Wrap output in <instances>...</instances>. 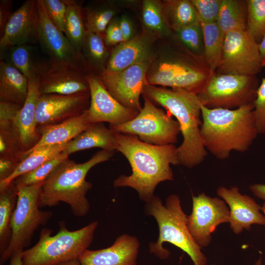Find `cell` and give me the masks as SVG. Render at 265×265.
Instances as JSON below:
<instances>
[{
    "mask_svg": "<svg viewBox=\"0 0 265 265\" xmlns=\"http://www.w3.org/2000/svg\"><path fill=\"white\" fill-rule=\"evenodd\" d=\"M68 158L69 156L62 152L35 169L20 176L14 182L17 185L23 186L44 182L56 167Z\"/></svg>",
    "mask_w": 265,
    "mask_h": 265,
    "instance_id": "8d00e7d4",
    "label": "cell"
},
{
    "mask_svg": "<svg viewBox=\"0 0 265 265\" xmlns=\"http://www.w3.org/2000/svg\"><path fill=\"white\" fill-rule=\"evenodd\" d=\"M217 194L230 208V227L237 234L248 230L253 224L265 225V216L261 207L252 198L240 193L236 186L230 188L220 186Z\"/></svg>",
    "mask_w": 265,
    "mask_h": 265,
    "instance_id": "d6986e66",
    "label": "cell"
},
{
    "mask_svg": "<svg viewBox=\"0 0 265 265\" xmlns=\"http://www.w3.org/2000/svg\"><path fill=\"white\" fill-rule=\"evenodd\" d=\"M23 252H18L14 255L9 260V265H22Z\"/></svg>",
    "mask_w": 265,
    "mask_h": 265,
    "instance_id": "f907efd6",
    "label": "cell"
},
{
    "mask_svg": "<svg viewBox=\"0 0 265 265\" xmlns=\"http://www.w3.org/2000/svg\"><path fill=\"white\" fill-rule=\"evenodd\" d=\"M6 62L19 70L29 80L38 73L37 65L32 59V47L28 44L10 48Z\"/></svg>",
    "mask_w": 265,
    "mask_h": 265,
    "instance_id": "e575fe53",
    "label": "cell"
},
{
    "mask_svg": "<svg viewBox=\"0 0 265 265\" xmlns=\"http://www.w3.org/2000/svg\"><path fill=\"white\" fill-rule=\"evenodd\" d=\"M38 41L39 17L36 0H27L12 13L7 23L0 36V51Z\"/></svg>",
    "mask_w": 265,
    "mask_h": 265,
    "instance_id": "e0dca14e",
    "label": "cell"
},
{
    "mask_svg": "<svg viewBox=\"0 0 265 265\" xmlns=\"http://www.w3.org/2000/svg\"><path fill=\"white\" fill-rule=\"evenodd\" d=\"M264 265H265V263L264 264Z\"/></svg>",
    "mask_w": 265,
    "mask_h": 265,
    "instance_id": "11a10c76",
    "label": "cell"
},
{
    "mask_svg": "<svg viewBox=\"0 0 265 265\" xmlns=\"http://www.w3.org/2000/svg\"><path fill=\"white\" fill-rule=\"evenodd\" d=\"M36 5L39 17V42L49 55L50 62L86 73L87 69L81 54L51 20L43 0H36Z\"/></svg>",
    "mask_w": 265,
    "mask_h": 265,
    "instance_id": "5bb4252c",
    "label": "cell"
},
{
    "mask_svg": "<svg viewBox=\"0 0 265 265\" xmlns=\"http://www.w3.org/2000/svg\"><path fill=\"white\" fill-rule=\"evenodd\" d=\"M200 24L203 36V58L211 73H213L216 71L221 62L225 34L216 22Z\"/></svg>",
    "mask_w": 265,
    "mask_h": 265,
    "instance_id": "484cf974",
    "label": "cell"
},
{
    "mask_svg": "<svg viewBox=\"0 0 265 265\" xmlns=\"http://www.w3.org/2000/svg\"><path fill=\"white\" fill-rule=\"evenodd\" d=\"M17 188L14 181L0 190V254L7 248L12 235L11 222L17 201Z\"/></svg>",
    "mask_w": 265,
    "mask_h": 265,
    "instance_id": "f1b7e54d",
    "label": "cell"
},
{
    "mask_svg": "<svg viewBox=\"0 0 265 265\" xmlns=\"http://www.w3.org/2000/svg\"><path fill=\"white\" fill-rule=\"evenodd\" d=\"M59 265H80L79 261L78 259L73 260L69 261L62 264H61Z\"/></svg>",
    "mask_w": 265,
    "mask_h": 265,
    "instance_id": "816d5d0a",
    "label": "cell"
},
{
    "mask_svg": "<svg viewBox=\"0 0 265 265\" xmlns=\"http://www.w3.org/2000/svg\"><path fill=\"white\" fill-rule=\"evenodd\" d=\"M259 51L262 67L265 66V34L258 44Z\"/></svg>",
    "mask_w": 265,
    "mask_h": 265,
    "instance_id": "681fc988",
    "label": "cell"
},
{
    "mask_svg": "<svg viewBox=\"0 0 265 265\" xmlns=\"http://www.w3.org/2000/svg\"><path fill=\"white\" fill-rule=\"evenodd\" d=\"M116 12L115 8L108 1L87 5L83 8L86 31L102 36Z\"/></svg>",
    "mask_w": 265,
    "mask_h": 265,
    "instance_id": "836d02e7",
    "label": "cell"
},
{
    "mask_svg": "<svg viewBox=\"0 0 265 265\" xmlns=\"http://www.w3.org/2000/svg\"><path fill=\"white\" fill-rule=\"evenodd\" d=\"M103 38L107 46H115L124 42L118 20L114 19L112 20L105 30Z\"/></svg>",
    "mask_w": 265,
    "mask_h": 265,
    "instance_id": "ee69618b",
    "label": "cell"
},
{
    "mask_svg": "<svg viewBox=\"0 0 265 265\" xmlns=\"http://www.w3.org/2000/svg\"><path fill=\"white\" fill-rule=\"evenodd\" d=\"M142 109L132 120L109 128L116 133L135 135L148 144L155 145L174 144L180 132L178 121L165 113L144 95Z\"/></svg>",
    "mask_w": 265,
    "mask_h": 265,
    "instance_id": "30bf717a",
    "label": "cell"
},
{
    "mask_svg": "<svg viewBox=\"0 0 265 265\" xmlns=\"http://www.w3.org/2000/svg\"><path fill=\"white\" fill-rule=\"evenodd\" d=\"M98 222L95 221L78 230L67 229L64 221L59 223L57 234L43 228L37 242L24 250L22 265H59L79 259L92 243Z\"/></svg>",
    "mask_w": 265,
    "mask_h": 265,
    "instance_id": "52a82bcc",
    "label": "cell"
},
{
    "mask_svg": "<svg viewBox=\"0 0 265 265\" xmlns=\"http://www.w3.org/2000/svg\"><path fill=\"white\" fill-rule=\"evenodd\" d=\"M116 151L128 159L132 170L129 176L121 175L113 182L115 187L134 189L147 202L154 196L160 182L173 179L170 165L179 164L174 144L155 145L141 141L137 136L116 133Z\"/></svg>",
    "mask_w": 265,
    "mask_h": 265,
    "instance_id": "6da1fadb",
    "label": "cell"
},
{
    "mask_svg": "<svg viewBox=\"0 0 265 265\" xmlns=\"http://www.w3.org/2000/svg\"><path fill=\"white\" fill-rule=\"evenodd\" d=\"M28 90V80L3 60L0 61V101L23 106Z\"/></svg>",
    "mask_w": 265,
    "mask_h": 265,
    "instance_id": "d4e9b609",
    "label": "cell"
},
{
    "mask_svg": "<svg viewBox=\"0 0 265 265\" xmlns=\"http://www.w3.org/2000/svg\"><path fill=\"white\" fill-rule=\"evenodd\" d=\"M152 58V37L147 33L138 34L114 47L110 53L105 72H118Z\"/></svg>",
    "mask_w": 265,
    "mask_h": 265,
    "instance_id": "7402d4cb",
    "label": "cell"
},
{
    "mask_svg": "<svg viewBox=\"0 0 265 265\" xmlns=\"http://www.w3.org/2000/svg\"><path fill=\"white\" fill-rule=\"evenodd\" d=\"M142 94L163 106L178 121L183 140L177 147L179 164L192 168L207 155L201 136V104L196 94L182 89L147 84Z\"/></svg>",
    "mask_w": 265,
    "mask_h": 265,
    "instance_id": "3957f363",
    "label": "cell"
},
{
    "mask_svg": "<svg viewBox=\"0 0 265 265\" xmlns=\"http://www.w3.org/2000/svg\"><path fill=\"white\" fill-rule=\"evenodd\" d=\"M24 153L14 128L0 130V157H12L23 159Z\"/></svg>",
    "mask_w": 265,
    "mask_h": 265,
    "instance_id": "f35d334b",
    "label": "cell"
},
{
    "mask_svg": "<svg viewBox=\"0 0 265 265\" xmlns=\"http://www.w3.org/2000/svg\"><path fill=\"white\" fill-rule=\"evenodd\" d=\"M118 21L123 34L124 42L132 39L134 37L133 29L130 20L125 16H123Z\"/></svg>",
    "mask_w": 265,
    "mask_h": 265,
    "instance_id": "7dc6e473",
    "label": "cell"
},
{
    "mask_svg": "<svg viewBox=\"0 0 265 265\" xmlns=\"http://www.w3.org/2000/svg\"><path fill=\"white\" fill-rule=\"evenodd\" d=\"M229 221L230 210L223 199L211 197L205 193L192 196V209L187 215V225L201 248L210 243L212 234L218 225Z\"/></svg>",
    "mask_w": 265,
    "mask_h": 265,
    "instance_id": "7c38bea8",
    "label": "cell"
},
{
    "mask_svg": "<svg viewBox=\"0 0 265 265\" xmlns=\"http://www.w3.org/2000/svg\"><path fill=\"white\" fill-rule=\"evenodd\" d=\"M90 92L70 95L41 94L37 106L38 127L58 124L82 114L88 109Z\"/></svg>",
    "mask_w": 265,
    "mask_h": 265,
    "instance_id": "9a60e30c",
    "label": "cell"
},
{
    "mask_svg": "<svg viewBox=\"0 0 265 265\" xmlns=\"http://www.w3.org/2000/svg\"><path fill=\"white\" fill-rule=\"evenodd\" d=\"M253 112L258 134H265V78L258 88Z\"/></svg>",
    "mask_w": 265,
    "mask_h": 265,
    "instance_id": "b9f144b4",
    "label": "cell"
},
{
    "mask_svg": "<svg viewBox=\"0 0 265 265\" xmlns=\"http://www.w3.org/2000/svg\"><path fill=\"white\" fill-rule=\"evenodd\" d=\"M91 124L86 110L80 115L61 123L38 127L40 138L33 147L24 154V158L38 149L68 143Z\"/></svg>",
    "mask_w": 265,
    "mask_h": 265,
    "instance_id": "603a6c76",
    "label": "cell"
},
{
    "mask_svg": "<svg viewBox=\"0 0 265 265\" xmlns=\"http://www.w3.org/2000/svg\"><path fill=\"white\" fill-rule=\"evenodd\" d=\"M262 68L258 44L246 29L225 34L221 62L215 72L256 76Z\"/></svg>",
    "mask_w": 265,
    "mask_h": 265,
    "instance_id": "8fae6325",
    "label": "cell"
},
{
    "mask_svg": "<svg viewBox=\"0 0 265 265\" xmlns=\"http://www.w3.org/2000/svg\"><path fill=\"white\" fill-rule=\"evenodd\" d=\"M142 21L146 33L152 37H168L172 33L166 20L162 2L145 0L142 2Z\"/></svg>",
    "mask_w": 265,
    "mask_h": 265,
    "instance_id": "83f0119b",
    "label": "cell"
},
{
    "mask_svg": "<svg viewBox=\"0 0 265 265\" xmlns=\"http://www.w3.org/2000/svg\"><path fill=\"white\" fill-rule=\"evenodd\" d=\"M22 159L12 157H0V182L10 176Z\"/></svg>",
    "mask_w": 265,
    "mask_h": 265,
    "instance_id": "f6af8a7d",
    "label": "cell"
},
{
    "mask_svg": "<svg viewBox=\"0 0 265 265\" xmlns=\"http://www.w3.org/2000/svg\"><path fill=\"white\" fill-rule=\"evenodd\" d=\"M172 49L152 58L147 75L148 84L197 94L212 73L202 57L193 54L183 46Z\"/></svg>",
    "mask_w": 265,
    "mask_h": 265,
    "instance_id": "8992f818",
    "label": "cell"
},
{
    "mask_svg": "<svg viewBox=\"0 0 265 265\" xmlns=\"http://www.w3.org/2000/svg\"><path fill=\"white\" fill-rule=\"evenodd\" d=\"M261 211L263 212L265 216V203L263 204V206L261 207Z\"/></svg>",
    "mask_w": 265,
    "mask_h": 265,
    "instance_id": "db71d44e",
    "label": "cell"
},
{
    "mask_svg": "<svg viewBox=\"0 0 265 265\" xmlns=\"http://www.w3.org/2000/svg\"><path fill=\"white\" fill-rule=\"evenodd\" d=\"M13 2L10 0L0 1V31L2 34L5 26L13 13H12Z\"/></svg>",
    "mask_w": 265,
    "mask_h": 265,
    "instance_id": "bcb514c9",
    "label": "cell"
},
{
    "mask_svg": "<svg viewBox=\"0 0 265 265\" xmlns=\"http://www.w3.org/2000/svg\"><path fill=\"white\" fill-rule=\"evenodd\" d=\"M254 265H262V259L261 258H260L258 259L255 263Z\"/></svg>",
    "mask_w": 265,
    "mask_h": 265,
    "instance_id": "f5cc1de1",
    "label": "cell"
},
{
    "mask_svg": "<svg viewBox=\"0 0 265 265\" xmlns=\"http://www.w3.org/2000/svg\"><path fill=\"white\" fill-rule=\"evenodd\" d=\"M249 188L255 196L265 201V184H253Z\"/></svg>",
    "mask_w": 265,
    "mask_h": 265,
    "instance_id": "c3c4849f",
    "label": "cell"
},
{
    "mask_svg": "<svg viewBox=\"0 0 265 265\" xmlns=\"http://www.w3.org/2000/svg\"><path fill=\"white\" fill-rule=\"evenodd\" d=\"M41 95L39 77L37 73L28 80L27 97L14 123V130L25 153L33 147L40 138L36 114Z\"/></svg>",
    "mask_w": 265,
    "mask_h": 265,
    "instance_id": "44dd1931",
    "label": "cell"
},
{
    "mask_svg": "<svg viewBox=\"0 0 265 265\" xmlns=\"http://www.w3.org/2000/svg\"><path fill=\"white\" fill-rule=\"evenodd\" d=\"M146 204V212L155 218L159 230L157 241L149 244L150 252L160 259H167L170 252L163 246L167 242L186 252L194 265H207V257L188 230L187 215L182 208L179 196L170 195L163 204L161 199L154 195Z\"/></svg>",
    "mask_w": 265,
    "mask_h": 265,
    "instance_id": "5b68a950",
    "label": "cell"
},
{
    "mask_svg": "<svg viewBox=\"0 0 265 265\" xmlns=\"http://www.w3.org/2000/svg\"><path fill=\"white\" fill-rule=\"evenodd\" d=\"M152 59L114 73L98 77L109 93L125 106L138 112L142 109L140 96L148 84L147 75Z\"/></svg>",
    "mask_w": 265,
    "mask_h": 265,
    "instance_id": "4fadbf2b",
    "label": "cell"
},
{
    "mask_svg": "<svg viewBox=\"0 0 265 265\" xmlns=\"http://www.w3.org/2000/svg\"><path fill=\"white\" fill-rule=\"evenodd\" d=\"M113 153V151L102 150L83 163L76 162L69 158L62 162L42 185L41 208L56 206L64 202L70 206L75 216H85L90 210L86 194L92 187V184L86 180V175L94 166L109 160Z\"/></svg>",
    "mask_w": 265,
    "mask_h": 265,
    "instance_id": "277c9868",
    "label": "cell"
},
{
    "mask_svg": "<svg viewBox=\"0 0 265 265\" xmlns=\"http://www.w3.org/2000/svg\"><path fill=\"white\" fill-rule=\"evenodd\" d=\"M64 1L66 14L64 33L75 49L81 53L86 32L82 2L75 0Z\"/></svg>",
    "mask_w": 265,
    "mask_h": 265,
    "instance_id": "f546056e",
    "label": "cell"
},
{
    "mask_svg": "<svg viewBox=\"0 0 265 265\" xmlns=\"http://www.w3.org/2000/svg\"><path fill=\"white\" fill-rule=\"evenodd\" d=\"M246 1V29L259 44L265 34V0Z\"/></svg>",
    "mask_w": 265,
    "mask_h": 265,
    "instance_id": "d590c367",
    "label": "cell"
},
{
    "mask_svg": "<svg viewBox=\"0 0 265 265\" xmlns=\"http://www.w3.org/2000/svg\"><path fill=\"white\" fill-rule=\"evenodd\" d=\"M43 183L27 186L16 184L18 197L11 222L12 235L7 248L0 255V265L16 253L23 252L30 244L35 231L46 225L53 216L51 211L40 209Z\"/></svg>",
    "mask_w": 265,
    "mask_h": 265,
    "instance_id": "ba28073f",
    "label": "cell"
},
{
    "mask_svg": "<svg viewBox=\"0 0 265 265\" xmlns=\"http://www.w3.org/2000/svg\"><path fill=\"white\" fill-rule=\"evenodd\" d=\"M41 94L70 95L89 91L85 73L49 62L37 65Z\"/></svg>",
    "mask_w": 265,
    "mask_h": 265,
    "instance_id": "ac0fdd59",
    "label": "cell"
},
{
    "mask_svg": "<svg viewBox=\"0 0 265 265\" xmlns=\"http://www.w3.org/2000/svg\"><path fill=\"white\" fill-rule=\"evenodd\" d=\"M246 0H222L216 23L225 34L234 30L246 29Z\"/></svg>",
    "mask_w": 265,
    "mask_h": 265,
    "instance_id": "4dcf8cb0",
    "label": "cell"
},
{
    "mask_svg": "<svg viewBox=\"0 0 265 265\" xmlns=\"http://www.w3.org/2000/svg\"><path fill=\"white\" fill-rule=\"evenodd\" d=\"M23 106L0 101V130L14 128L15 119Z\"/></svg>",
    "mask_w": 265,
    "mask_h": 265,
    "instance_id": "7bdbcfd3",
    "label": "cell"
},
{
    "mask_svg": "<svg viewBox=\"0 0 265 265\" xmlns=\"http://www.w3.org/2000/svg\"><path fill=\"white\" fill-rule=\"evenodd\" d=\"M253 109L254 104L234 109L202 105L200 134L206 150L219 159L233 151H247L258 134Z\"/></svg>",
    "mask_w": 265,
    "mask_h": 265,
    "instance_id": "7a4b0ae2",
    "label": "cell"
},
{
    "mask_svg": "<svg viewBox=\"0 0 265 265\" xmlns=\"http://www.w3.org/2000/svg\"><path fill=\"white\" fill-rule=\"evenodd\" d=\"M174 32L182 45L193 54L203 57V36L198 21Z\"/></svg>",
    "mask_w": 265,
    "mask_h": 265,
    "instance_id": "74e56055",
    "label": "cell"
},
{
    "mask_svg": "<svg viewBox=\"0 0 265 265\" xmlns=\"http://www.w3.org/2000/svg\"><path fill=\"white\" fill-rule=\"evenodd\" d=\"M90 94V102L87 110L91 124L108 122L118 125L133 119L138 112L128 108L115 99L106 90L98 77H86Z\"/></svg>",
    "mask_w": 265,
    "mask_h": 265,
    "instance_id": "2e32d148",
    "label": "cell"
},
{
    "mask_svg": "<svg viewBox=\"0 0 265 265\" xmlns=\"http://www.w3.org/2000/svg\"><path fill=\"white\" fill-rule=\"evenodd\" d=\"M66 144L43 147L29 153L7 179L0 182V190L9 185L20 176L30 172L55 157L64 149Z\"/></svg>",
    "mask_w": 265,
    "mask_h": 265,
    "instance_id": "1f68e13d",
    "label": "cell"
},
{
    "mask_svg": "<svg viewBox=\"0 0 265 265\" xmlns=\"http://www.w3.org/2000/svg\"><path fill=\"white\" fill-rule=\"evenodd\" d=\"M42 0L50 19L64 33L66 14V4L64 0Z\"/></svg>",
    "mask_w": 265,
    "mask_h": 265,
    "instance_id": "60d3db41",
    "label": "cell"
},
{
    "mask_svg": "<svg viewBox=\"0 0 265 265\" xmlns=\"http://www.w3.org/2000/svg\"><path fill=\"white\" fill-rule=\"evenodd\" d=\"M139 246L136 237L123 234L107 248L86 250L79 261L80 265H136Z\"/></svg>",
    "mask_w": 265,
    "mask_h": 265,
    "instance_id": "ffe728a7",
    "label": "cell"
},
{
    "mask_svg": "<svg viewBox=\"0 0 265 265\" xmlns=\"http://www.w3.org/2000/svg\"><path fill=\"white\" fill-rule=\"evenodd\" d=\"M116 134L102 123L91 124L67 143L62 152L69 156L79 151L97 147L114 152L117 145Z\"/></svg>",
    "mask_w": 265,
    "mask_h": 265,
    "instance_id": "cb8c5ba5",
    "label": "cell"
},
{
    "mask_svg": "<svg viewBox=\"0 0 265 265\" xmlns=\"http://www.w3.org/2000/svg\"><path fill=\"white\" fill-rule=\"evenodd\" d=\"M106 46L102 36L86 31L81 54L87 70L98 72L99 76L105 72L110 55Z\"/></svg>",
    "mask_w": 265,
    "mask_h": 265,
    "instance_id": "4316f807",
    "label": "cell"
},
{
    "mask_svg": "<svg viewBox=\"0 0 265 265\" xmlns=\"http://www.w3.org/2000/svg\"><path fill=\"white\" fill-rule=\"evenodd\" d=\"M222 0H190L200 23L217 22Z\"/></svg>",
    "mask_w": 265,
    "mask_h": 265,
    "instance_id": "ab89813d",
    "label": "cell"
},
{
    "mask_svg": "<svg viewBox=\"0 0 265 265\" xmlns=\"http://www.w3.org/2000/svg\"><path fill=\"white\" fill-rule=\"evenodd\" d=\"M162 3L166 20L172 31H177L198 21L190 0H167Z\"/></svg>",
    "mask_w": 265,
    "mask_h": 265,
    "instance_id": "d6a6232c",
    "label": "cell"
},
{
    "mask_svg": "<svg viewBox=\"0 0 265 265\" xmlns=\"http://www.w3.org/2000/svg\"><path fill=\"white\" fill-rule=\"evenodd\" d=\"M259 86L256 76L214 72L197 95L207 108L234 109L254 104Z\"/></svg>",
    "mask_w": 265,
    "mask_h": 265,
    "instance_id": "9c48e42d",
    "label": "cell"
}]
</instances>
